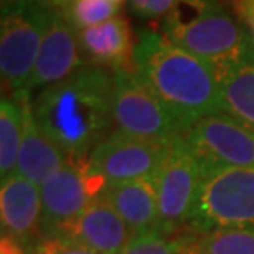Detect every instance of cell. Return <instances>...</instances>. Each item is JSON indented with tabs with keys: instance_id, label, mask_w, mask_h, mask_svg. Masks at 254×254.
<instances>
[{
	"instance_id": "obj_1",
	"label": "cell",
	"mask_w": 254,
	"mask_h": 254,
	"mask_svg": "<svg viewBox=\"0 0 254 254\" xmlns=\"http://www.w3.org/2000/svg\"><path fill=\"white\" fill-rule=\"evenodd\" d=\"M113 91V71L84 64L32 96L33 118L69 160H88L114 132Z\"/></svg>"
},
{
	"instance_id": "obj_2",
	"label": "cell",
	"mask_w": 254,
	"mask_h": 254,
	"mask_svg": "<svg viewBox=\"0 0 254 254\" xmlns=\"http://www.w3.org/2000/svg\"><path fill=\"white\" fill-rule=\"evenodd\" d=\"M134 71L174 113L185 134L200 119L225 113L213 64L169 42L159 30H139Z\"/></svg>"
},
{
	"instance_id": "obj_3",
	"label": "cell",
	"mask_w": 254,
	"mask_h": 254,
	"mask_svg": "<svg viewBox=\"0 0 254 254\" xmlns=\"http://www.w3.org/2000/svg\"><path fill=\"white\" fill-rule=\"evenodd\" d=\"M159 25L169 42L211 64L240 55L254 40L223 0H180Z\"/></svg>"
},
{
	"instance_id": "obj_4",
	"label": "cell",
	"mask_w": 254,
	"mask_h": 254,
	"mask_svg": "<svg viewBox=\"0 0 254 254\" xmlns=\"http://www.w3.org/2000/svg\"><path fill=\"white\" fill-rule=\"evenodd\" d=\"M53 8L45 0L2 3L0 15V74L8 96L27 94ZM30 96V94H28Z\"/></svg>"
},
{
	"instance_id": "obj_5",
	"label": "cell",
	"mask_w": 254,
	"mask_h": 254,
	"mask_svg": "<svg viewBox=\"0 0 254 254\" xmlns=\"http://www.w3.org/2000/svg\"><path fill=\"white\" fill-rule=\"evenodd\" d=\"M190 223L196 231L254 228V167L205 164Z\"/></svg>"
},
{
	"instance_id": "obj_6",
	"label": "cell",
	"mask_w": 254,
	"mask_h": 254,
	"mask_svg": "<svg viewBox=\"0 0 254 254\" xmlns=\"http://www.w3.org/2000/svg\"><path fill=\"white\" fill-rule=\"evenodd\" d=\"M114 129L154 142H170L185 134L174 113L147 88L135 71H113Z\"/></svg>"
},
{
	"instance_id": "obj_7",
	"label": "cell",
	"mask_w": 254,
	"mask_h": 254,
	"mask_svg": "<svg viewBox=\"0 0 254 254\" xmlns=\"http://www.w3.org/2000/svg\"><path fill=\"white\" fill-rule=\"evenodd\" d=\"M205 164L189 145L184 135L170 140L165 159L154 177L159 228L175 233L193 215Z\"/></svg>"
},
{
	"instance_id": "obj_8",
	"label": "cell",
	"mask_w": 254,
	"mask_h": 254,
	"mask_svg": "<svg viewBox=\"0 0 254 254\" xmlns=\"http://www.w3.org/2000/svg\"><path fill=\"white\" fill-rule=\"evenodd\" d=\"M106 182L93 175L86 160H68L52 179L40 187L42 193V233L58 236L66 225L76 220L86 206L103 191Z\"/></svg>"
},
{
	"instance_id": "obj_9",
	"label": "cell",
	"mask_w": 254,
	"mask_h": 254,
	"mask_svg": "<svg viewBox=\"0 0 254 254\" xmlns=\"http://www.w3.org/2000/svg\"><path fill=\"white\" fill-rule=\"evenodd\" d=\"M169 144L137 139L114 129L91 152L86 167L106 184L154 179L165 159Z\"/></svg>"
},
{
	"instance_id": "obj_10",
	"label": "cell",
	"mask_w": 254,
	"mask_h": 254,
	"mask_svg": "<svg viewBox=\"0 0 254 254\" xmlns=\"http://www.w3.org/2000/svg\"><path fill=\"white\" fill-rule=\"evenodd\" d=\"M184 137L206 165L254 167V130L226 113L200 119Z\"/></svg>"
},
{
	"instance_id": "obj_11",
	"label": "cell",
	"mask_w": 254,
	"mask_h": 254,
	"mask_svg": "<svg viewBox=\"0 0 254 254\" xmlns=\"http://www.w3.org/2000/svg\"><path fill=\"white\" fill-rule=\"evenodd\" d=\"M84 66L79 52L78 30L62 13L55 12L43 37L27 94L33 96L47 86L63 81L76 69Z\"/></svg>"
},
{
	"instance_id": "obj_12",
	"label": "cell",
	"mask_w": 254,
	"mask_h": 254,
	"mask_svg": "<svg viewBox=\"0 0 254 254\" xmlns=\"http://www.w3.org/2000/svg\"><path fill=\"white\" fill-rule=\"evenodd\" d=\"M78 42L84 64L99 66L109 71H134L137 37L129 20L123 15H116L99 25L79 30Z\"/></svg>"
},
{
	"instance_id": "obj_13",
	"label": "cell",
	"mask_w": 254,
	"mask_h": 254,
	"mask_svg": "<svg viewBox=\"0 0 254 254\" xmlns=\"http://www.w3.org/2000/svg\"><path fill=\"white\" fill-rule=\"evenodd\" d=\"M2 235L22 245H33L42 233V193L40 187L18 172L2 180L0 187Z\"/></svg>"
},
{
	"instance_id": "obj_14",
	"label": "cell",
	"mask_w": 254,
	"mask_h": 254,
	"mask_svg": "<svg viewBox=\"0 0 254 254\" xmlns=\"http://www.w3.org/2000/svg\"><path fill=\"white\" fill-rule=\"evenodd\" d=\"M58 236L69 238L98 254H119L132 238V231L118 211L98 196Z\"/></svg>"
},
{
	"instance_id": "obj_15",
	"label": "cell",
	"mask_w": 254,
	"mask_h": 254,
	"mask_svg": "<svg viewBox=\"0 0 254 254\" xmlns=\"http://www.w3.org/2000/svg\"><path fill=\"white\" fill-rule=\"evenodd\" d=\"M213 68L225 113L254 130V40L240 55Z\"/></svg>"
},
{
	"instance_id": "obj_16",
	"label": "cell",
	"mask_w": 254,
	"mask_h": 254,
	"mask_svg": "<svg viewBox=\"0 0 254 254\" xmlns=\"http://www.w3.org/2000/svg\"><path fill=\"white\" fill-rule=\"evenodd\" d=\"M23 106V139L20 147L17 172L25 179L42 187L45 182L68 164L66 157L47 135L40 130L32 111V96H17Z\"/></svg>"
},
{
	"instance_id": "obj_17",
	"label": "cell",
	"mask_w": 254,
	"mask_h": 254,
	"mask_svg": "<svg viewBox=\"0 0 254 254\" xmlns=\"http://www.w3.org/2000/svg\"><path fill=\"white\" fill-rule=\"evenodd\" d=\"M99 198L118 211L132 235L159 228V205L154 179L106 184Z\"/></svg>"
},
{
	"instance_id": "obj_18",
	"label": "cell",
	"mask_w": 254,
	"mask_h": 254,
	"mask_svg": "<svg viewBox=\"0 0 254 254\" xmlns=\"http://www.w3.org/2000/svg\"><path fill=\"white\" fill-rule=\"evenodd\" d=\"M23 139V106L15 96L0 101V175L2 180L17 174L20 147Z\"/></svg>"
},
{
	"instance_id": "obj_19",
	"label": "cell",
	"mask_w": 254,
	"mask_h": 254,
	"mask_svg": "<svg viewBox=\"0 0 254 254\" xmlns=\"http://www.w3.org/2000/svg\"><path fill=\"white\" fill-rule=\"evenodd\" d=\"M195 254H254V228H215L184 236Z\"/></svg>"
},
{
	"instance_id": "obj_20",
	"label": "cell",
	"mask_w": 254,
	"mask_h": 254,
	"mask_svg": "<svg viewBox=\"0 0 254 254\" xmlns=\"http://www.w3.org/2000/svg\"><path fill=\"white\" fill-rule=\"evenodd\" d=\"M119 8L121 5L111 0H64L58 13H62L79 32L119 15Z\"/></svg>"
},
{
	"instance_id": "obj_21",
	"label": "cell",
	"mask_w": 254,
	"mask_h": 254,
	"mask_svg": "<svg viewBox=\"0 0 254 254\" xmlns=\"http://www.w3.org/2000/svg\"><path fill=\"white\" fill-rule=\"evenodd\" d=\"M184 246V236L167 233L162 228L139 231L119 254H179Z\"/></svg>"
},
{
	"instance_id": "obj_22",
	"label": "cell",
	"mask_w": 254,
	"mask_h": 254,
	"mask_svg": "<svg viewBox=\"0 0 254 254\" xmlns=\"http://www.w3.org/2000/svg\"><path fill=\"white\" fill-rule=\"evenodd\" d=\"M30 254H98L64 236H40L30 246Z\"/></svg>"
},
{
	"instance_id": "obj_23",
	"label": "cell",
	"mask_w": 254,
	"mask_h": 254,
	"mask_svg": "<svg viewBox=\"0 0 254 254\" xmlns=\"http://www.w3.org/2000/svg\"><path fill=\"white\" fill-rule=\"evenodd\" d=\"M180 0H127V8L132 15L140 20H160L172 10Z\"/></svg>"
},
{
	"instance_id": "obj_24",
	"label": "cell",
	"mask_w": 254,
	"mask_h": 254,
	"mask_svg": "<svg viewBox=\"0 0 254 254\" xmlns=\"http://www.w3.org/2000/svg\"><path fill=\"white\" fill-rule=\"evenodd\" d=\"M230 8L254 37V0H230Z\"/></svg>"
},
{
	"instance_id": "obj_25",
	"label": "cell",
	"mask_w": 254,
	"mask_h": 254,
	"mask_svg": "<svg viewBox=\"0 0 254 254\" xmlns=\"http://www.w3.org/2000/svg\"><path fill=\"white\" fill-rule=\"evenodd\" d=\"M0 254H27L23 251V245L7 235H2L0 241Z\"/></svg>"
},
{
	"instance_id": "obj_26",
	"label": "cell",
	"mask_w": 254,
	"mask_h": 254,
	"mask_svg": "<svg viewBox=\"0 0 254 254\" xmlns=\"http://www.w3.org/2000/svg\"><path fill=\"white\" fill-rule=\"evenodd\" d=\"M179 254H195V253H193V251L190 250V248L185 245V241H184V246H182V251H180Z\"/></svg>"
},
{
	"instance_id": "obj_27",
	"label": "cell",
	"mask_w": 254,
	"mask_h": 254,
	"mask_svg": "<svg viewBox=\"0 0 254 254\" xmlns=\"http://www.w3.org/2000/svg\"><path fill=\"white\" fill-rule=\"evenodd\" d=\"M113 3H116V5H121V3H124V2H127V0H111Z\"/></svg>"
}]
</instances>
